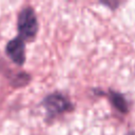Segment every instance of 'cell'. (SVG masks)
Listing matches in <instances>:
<instances>
[{"label": "cell", "instance_id": "obj_1", "mask_svg": "<svg viewBox=\"0 0 135 135\" xmlns=\"http://www.w3.org/2000/svg\"><path fill=\"white\" fill-rule=\"evenodd\" d=\"M17 30L19 36L24 41H31L36 37L38 32V20L32 6H24L19 12L17 18Z\"/></svg>", "mask_w": 135, "mask_h": 135}, {"label": "cell", "instance_id": "obj_2", "mask_svg": "<svg viewBox=\"0 0 135 135\" xmlns=\"http://www.w3.org/2000/svg\"><path fill=\"white\" fill-rule=\"evenodd\" d=\"M41 104L45 109L46 118L49 119H53L56 116L65 112H70L74 109V105L70 99L60 92H54L46 95L43 98Z\"/></svg>", "mask_w": 135, "mask_h": 135}, {"label": "cell", "instance_id": "obj_3", "mask_svg": "<svg viewBox=\"0 0 135 135\" xmlns=\"http://www.w3.org/2000/svg\"><path fill=\"white\" fill-rule=\"evenodd\" d=\"M5 53L8 58L17 65H23L25 62V42L20 37L17 36L5 45Z\"/></svg>", "mask_w": 135, "mask_h": 135}, {"label": "cell", "instance_id": "obj_4", "mask_svg": "<svg viewBox=\"0 0 135 135\" xmlns=\"http://www.w3.org/2000/svg\"><path fill=\"white\" fill-rule=\"evenodd\" d=\"M108 96H109V99H110L112 105L117 111H119L122 114H127L129 112V104L122 94H120L119 92L110 90Z\"/></svg>", "mask_w": 135, "mask_h": 135}]
</instances>
